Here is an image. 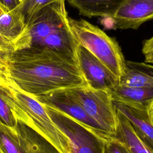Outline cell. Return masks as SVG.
Here are the masks:
<instances>
[{
  "instance_id": "6da1fadb",
  "label": "cell",
  "mask_w": 153,
  "mask_h": 153,
  "mask_svg": "<svg viewBox=\"0 0 153 153\" xmlns=\"http://www.w3.org/2000/svg\"><path fill=\"white\" fill-rule=\"evenodd\" d=\"M8 79L31 96L87 85L77 62L44 48L14 51L7 60Z\"/></svg>"
},
{
  "instance_id": "7a4b0ae2",
  "label": "cell",
  "mask_w": 153,
  "mask_h": 153,
  "mask_svg": "<svg viewBox=\"0 0 153 153\" xmlns=\"http://www.w3.org/2000/svg\"><path fill=\"white\" fill-rule=\"evenodd\" d=\"M65 0H59L38 11L27 23L16 51L33 48L53 50L77 62L78 42L69 25Z\"/></svg>"
},
{
  "instance_id": "3957f363",
  "label": "cell",
  "mask_w": 153,
  "mask_h": 153,
  "mask_svg": "<svg viewBox=\"0 0 153 153\" xmlns=\"http://www.w3.org/2000/svg\"><path fill=\"white\" fill-rule=\"evenodd\" d=\"M10 84L14 97L13 111L16 120L35 130L61 153H71L68 137L53 121L44 105L11 82Z\"/></svg>"
},
{
  "instance_id": "277c9868",
  "label": "cell",
  "mask_w": 153,
  "mask_h": 153,
  "mask_svg": "<svg viewBox=\"0 0 153 153\" xmlns=\"http://www.w3.org/2000/svg\"><path fill=\"white\" fill-rule=\"evenodd\" d=\"M68 23L78 44L96 56L120 80L124 72L126 60L115 39L85 20L68 17Z\"/></svg>"
},
{
  "instance_id": "5b68a950",
  "label": "cell",
  "mask_w": 153,
  "mask_h": 153,
  "mask_svg": "<svg viewBox=\"0 0 153 153\" xmlns=\"http://www.w3.org/2000/svg\"><path fill=\"white\" fill-rule=\"evenodd\" d=\"M70 88L86 113L104 132L112 136L116 132L118 116L110 92L87 85Z\"/></svg>"
},
{
  "instance_id": "8992f818",
  "label": "cell",
  "mask_w": 153,
  "mask_h": 153,
  "mask_svg": "<svg viewBox=\"0 0 153 153\" xmlns=\"http://www.w3.org/2000/svg\"><path fill=\"white\" fill-rule=\"evenodd\" d=\"M44 106L53 121L68 137L71 153H103L105 141L108 139L67 115Z\"/></svg>"
},
{
  "instance_id": "52a82bcc",
  "label": "cell",
  "mask_w": 153,
  "mask_h": 153,
  "mask_svg": "<svg viewBox=\"0 0 153 153\" xmlns=\"http://www.w3.org/2000/svg\"><path fill=\"white\" fill-rule=\"evenodd\" d=\"M44 106L53 108L72 118L106 139L112 137L104 132L86 113L72 94L71 88H61L34 96Z\"/></svg>"
},
{
  "instance_id": "ba28073f",
  "label": "cell",
  "mask_w": 153,
  "mask_h": 153,
  "mask_svg": "<svg viewBox=\"0 0 153 153\" xmlns=\"http://www.w3.org/2000/svg\"><path fill=\"white\" fill-rule=\"evenodd\" d=\"M76 60L81 74L88 87L109 91L120 84L119 78L79 44L76 51Z\"/></svg>"
},
{
  "instance_id": "9c48e42d",
  "label": "cell",
  "mask_w": 153,
  "mask_h": 153,
  "mask_svg": "<svg viewBox=\"0 0 153 153\" xmlns=\"http://www.w3.org/2000/svg\"><path fill=\"white\" fill-rule=\"evenodd\" d=\"M152 19L153 0H126L113 16L101 22L109 29H137Z\"/></svg>"
},
{
  "instance_id": "30bf717a",
  "label": "cell",
  "mask_w": 153,
  "mask_h": 153,
  "mask_svg": "<svg viewBox=\"0 0 153 153\" xmlns=\"http://www.w3.org/2000/svg\"><path fill=\"white\" fill-rule=\"evenodd\" d=\"M117 111L130 121L138 136L153 150V125L150 122L147 108L124 105L114 101Z\"/></svg>"
},
{
  "instance_id": "8fae6325",
  "label": "cell",
  "mask_w": 153,
  "mask_h": 153,
  "mask_svg": "<svg viewBox=\"0 0 153 153\" xmlns=\"http://www.w3.org/2000/svg\"><path fill=\"white\" fill-rule=\"evenodd\" d=\"M126 0H68L80 15L87 17L113 16Z\"/></svg>"
},
{
  "instance_id": "7c38bea8",
  "label": "cell",
  "mask_w": 153,
  "mask_h": 153,
  "mask_svg": "<svg viewBox=\"0 0 153 153\" xmlns=\"http://www.w3.org/2000/svg\"><path fill=\"white\" fill-rule=\"evenodd\" d=\"M117 116V127L112 137L122 142L129 153H153V150L138 136L127 118L118 111Z\"/></svg>"
},
{
  "instance_id": "4fadbf2b",
  "label": "cell",
  "mask_w": 153,
  "mask_h": 153,
  "mask_svg": "<svg viewBox=\"0 0 153 153\" xmlns=\"http://www.w3.org/2000/svg\"><path fill=\"white\" fill-rule=\"evenodd\" d=\"M16 132L26 153H61L54 145L35 130L17 121Z\"/></svg>"
},
{
  "instance_id": "5bb4252c",
  "label": "cell",
  "mask_w": 153,
  "mask_h": 153,
  "mask_svg": "<svg viewBox=\"0 0 153 153\" xmlns=\"http://www.w3.org/2000/svg\"><path fill=\"white\" fill-rule=\"evenodd\" d=\"M109 91L114 102L130 106L147 108L153 99V87H133L118 84Z\"/></svg>"
},
{
  "instance_id": "9a60e30c",
  "label": "cell",
  "mask_w": 153,
  "mask_h": 153,
  "mask_svg": "<svg viewBox=\"0 0 153 153\" xmlns=\"http://www.w3.org/2000/svg\"><path fill=\"white\" fill-rule=\"evenodd\" d=\"M133 87H153V66L142 62L126 61L120 84Z\"/></svg>"
},
{
  "instance_id": "2e32d148",
  "label": "cell",
  "mask_w": 153,
  "mask_h": 153,
  "mask_svg": "<svg viewBox=\"0 0 153 153\" xmlns=\"http://www.w3.org/2000/svg\"><path fill=\"white\" fill-rule=\"evenodd\" d=\"M26 27L25 17L16 7L0 15V35L13 43L14 51Z\"/></svg>"
},
{
  "instance_id": "e0dca14e",
  "label": "cell",
  "mask_w": 153,
  "mask_h": 153,
  "mask_svg": "<svg viewBox=\"0 0 153 153\" xmlns=\"http://www.w3.org/2000/svg\"><path fill=\"white\" fill-rule=\"evenodd\" d=\"M14 97L10 81L0 77V122L16 131L17 120L13 114Z\"/></svg>"
},
{
  "instance_id": "ac0fdd59",
  "label": "cell",
  "mask_w": 153,
  "mask_h": 153,
  "mask_svg": "<svg viewBox=\"0 0 153 153\" xmlns=\"http://www.w3.org/2000/svg\"><path fill=\"white\" fill-rule=\"evenodd\" d=\"M0 153H26L17 132L0 122Z\"/></svg>"
},
{
  "instance_id": "d6986e66",
  "label": "cell",
  "mask_w": 153,
  "mask_h": 153,
  "mask_svg": "<svg viewBox=\"0 0 153 153\" xmlns=\"http://www.w3.org/2000/svg\"><path fill=\"white\" fill-rule=\"evenodd\" d=\"M59 0H19L16 7L20 11L27 23L45 7Z\"/></svg>"
},
{
  "instance_id": "ffe728a7",
  "label": "cell",
  "mask_w": 153,
  "mask_h": 153,
  "mask_svg": "<svg viewBox=\"0 0 153 153\" xmlns=\"http://www.w3.org/2000/svg\"><path fill=\"white\" fill-rule=\"evenodd\" d=\"M103 153H129L124 145L112 136L106 140Z\"/></svg>"
},
{
  "instance_id": "44dd1931",
  "label": "cell",
  "mask_w": 153,
  "mask_h": 153,
  "mask_svg": "<svg viewBox=\"0 0 153 153\" xmlns=\"http://www.w3.org/2000/svg\"><path fill=\"white\" fill-rule=\"evenodd\" d=\"M14 51L13 43L0 35V57L7 60Z\"/></svg>"
},
{
  "instance_id": "7402d4cb",
  "label": "cell",
  "mask_w": 153,
  "mask_h": 153,
  "mask_svg": "<svg viewBox=\"0 0 153 153\" xmlns=\"http://www.w3.org/2000/svg\"><path fill=\"white\" fill-rule=\"evenodd\" d=\"M142 52L146 63H153V36L143 41Z\"/></svg>"
},
{
  "instance_id": "603a6c76",
  "label": "cell",
  "mask_w": 153,
  "mask_h": 153,
  "mask_svg": "<svg viewBox=\"0 0 153 153\" xmlns=\"http://www.w3.org/2000/svg\"><path fill=\"white\" fill-rule=\"evenodd\" d=\"M0 77L9 81L7 63L5 60L1 57H0Z\"/></svg>"
},
{
  "instance_id": "cb8c5ba5",
  "label": "cell",
  "mask_w": 153,
  "mask_h": 153,
  "mask_svg": "<svg viewBox=\"0 0 153 153\" xmlns=\"http://www.w3.org/2000/svg\"><path fill=\"white\" fill-rule=\"evenodd\" d=\"M147 114L149 118V120L151 124L153 125V99L149 103L147 107Z\"/></svg>"
},
{
  "instance_id": "d4e9b609",
  "label": "cell",
  "mask_w": 153,
  "mask_h": 153,
  "mask_svg": "<svg viewBox=\"0 0 153 153\" xmlns=\"http://www.w3.org/2000/svg\"><path fill=\"white\" fill-rule=\"evenodd\" d=\"M2 2L10 10L13 8L18 3L17 0H2Z\"/></svg>"
},
{
  "instance_id": "484cf974",
  "label": "cell",
  "mask_w": 153,
  "mask_h": 153,
  "mask_svg": "<svg viewBox=\"0 0 153 153\" xmlns=\"http://www.w3.org/2000/svg\"><path fill=\"white\" fill-rule=\"evenodd\" d=\"M10 9L0 0V15L8 11Z\"/></svg>"
},
{
  "instance_id": "4316f807",
  "label": "cell",
  "mask_w": 153,
  "mask_h": 153,
  "mask_svg": "<svg viewBox=\"0 0 153 153\" xmlns=\"http://www.w3.org/2000/svg\"><path fill=\"white\" fill-rule=\"evenodd\" d=\"M17 1H19V0H17Z\"/></svg>"
}]
</instances>
